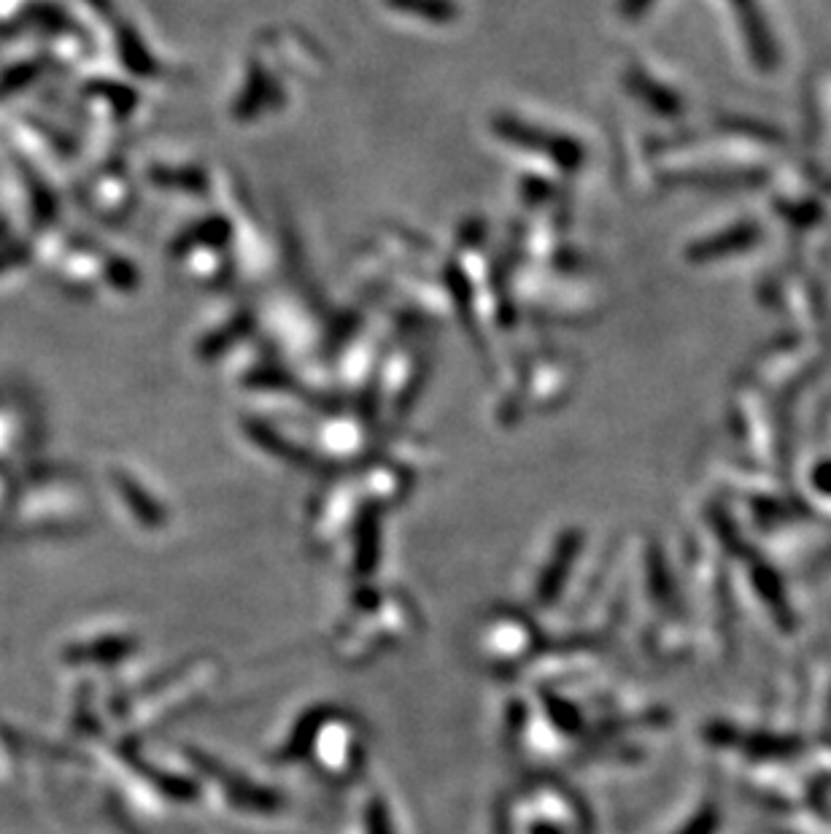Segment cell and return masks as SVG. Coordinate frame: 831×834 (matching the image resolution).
<instances>
[{
    "label": "cell",
    "mask_w": 831,
    "mask_h": 834,
    "mask_svg": "<svg viewBox=\"0 0 831 834\" xmlns=\"http://www.w3.org/2000/svg\"><path fill=\"white\" fill-rule=\"evenodd\" d=\"M650 3H654V0H623V14L637 16V14H643V11L648 9Z\"/></svg>",
    "instance_id": "3"
},
{
    "label": "cell",
    "mask_w": 831,
    "mask_h": 834,
    "mask_svg": "<svg viewBox=\"0 0 831 834\" xmlns=\"http://www.w3.org/2000/svg\"><path fill=\"white\" fill-rule=\"evenodd\" d=\"M756 240H759V229L743 225V227L729 229V233L718 235V238L712 240H702L699 246H694L692 254H696V260H712L716 254H729V251L748 249V246H754Z\"/></svg>",
    "instance_id": "2"
},
{
    "label": "cell",
    "mask_w": 831,
    "mask_h": 834,
    "mask_svg": "<svg viewBox=\"0 0 831 834\" xmlns=\"http://www.w3.org/2000/svg\"><path fill=\"white\" fill-rule=\"evenodd\" d=\"M732 5L737 9L740 22H743V33L745 41H748L751 54H754L756 65L761 69H772L774 60H778V52H774V41L769 27L764 25V16L756 5V0H732Z\"/></svg>",
    "instance_id": "1"
}]
</instances>
